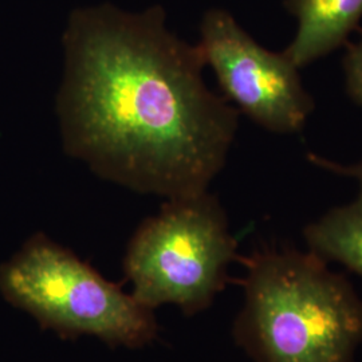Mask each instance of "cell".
<instances>
[{"label": "cell", "mask_w": 362, "mask_h": 362, "mask_svg": "<svg viewBox=\"0 0 362 362\" xmlns=\"http://www.w3.org/2000/svg\"><path fill=\"white\" fill-rule=\"evenodd\" d=\"M236 248L216 196L168 199L130 239L124 258L130 294L153 311L165 303L185 315L206 310L226 286Z\"/></svg>", "instance_id": "277c9868"}, {"label": "cell", "mask_w": 362, "mask_h": 362, "mask_svg": "<svg viewBox=\"0 0 362 362\" xmlns=\"http://www.w3.org/2000/svg\"><path fill=\"white\" fill-rule=\"evenodd\" d=\"M0 294L42 329L65 338L95 337L137 349L158 334L153 310L43 233L0 266Z\"/></svg>", "instance_id": "3957f363"}, {"label": "cell", "mask_w": 362, "mask_h": 362, "mask_svg": "<svg viewBox=\"0 0 362 362\" xmlns=\"http://www.w3.org/2000/svg\"><path fill=\"white\" fill-rule=\"evenodd\" d=\"M197 45L224 98L239 112L272 133L293 134L303 129L314 100L302 83L300 69L285 52L260 46L221 8L204 13Z\"/></svg>", "instance_id": "5b68a950"}, {"label": "cell", "mask_w": 362, "mask_h": 362, "mask_svg": "<svg viewBox=\"0 0 362 362\" xmlns=\"http://www.w3.org/2000/svg\"><path fill=\"white\" fill-rule=\"evenodd\" d=\"M57 113L66 153L105 180L168 199L207 192L239 110L208 89L206 61L155 4L78 7L64 37Z\"/></svg>", "instance_id": "6da1fadb"}, {"label": "cell", "mask_w": 362, "mask_h": 362, "mask_svg": "<svg viewBox=\"0 0 362 362\" xmlns=\"http://www.w3.org/2000/svg\"><path fill=\"white\" fill-rule=\"evenodd\" d=\"M245 303L233 334L254 362H356L362 299L314 252L263 248L240 258Z\"/></svg>", "instance_id": "7a4b0ae2"}, {"label": "cell", "mask_w": 362, "mask_h": 362, "mask_svg": "<svg viewBox=\"0 0 362 362\" xmlns=\"http://www.w3.org/2000/svg\"><path fill=\"white\" fill-rule=\"evenodd\" d=\"M308 160L318 168L333 172L336 175H341L345 177L356 179V180L360 181V184H362V161L356 163V164H350V165H344V164H338L334 161L326 160L321 156L313 155V153L308 155Z\"/></svg>", "instance_id": "9c48e42d"}, {"label": "cell", "mask_w": 362, "mask_h": 362, "mask_svg": "<svg viewBox=\"0 0 362 362\" xmlns=\"http://www.w3.org/2000/svg\"><path fill=\"white\" fill-rule=\"evenodd\" d=\"M344 73L350 98L362 107V38L348 45L344 57Z\"/></svg>", "instance_id": "ba28073f"}, {"label": "cell", "mask_w": 362, "mask_h": 362, "mask_svg": "<svg viewBox=\"0 0 362 362\" xmlns=\"http://www.w3.org/2000/svg\"><path fill=\"white\" fill-rule=\"evenodd\" d=\"M285 7L298 27L284 52L298 69L345 45L362 19V0H286Z\"/></svg>", "instance_id": "8992f818"}, {"label": "cell", "mask_w": 362, "mask_h": 362, "mask_svg": "<svg viewBox=\"0 0 362 362\" xmlns=\"http://www.w3.org/2000/svg\"><path fill=\"white\" fill-rule=\"evenodd\" d=\"M303 236L311 252L336 260L362 278V184L351 203L333 208L308 224Z\"/></svg>", "instance_id": "52a82bcc"}]
</instances>
